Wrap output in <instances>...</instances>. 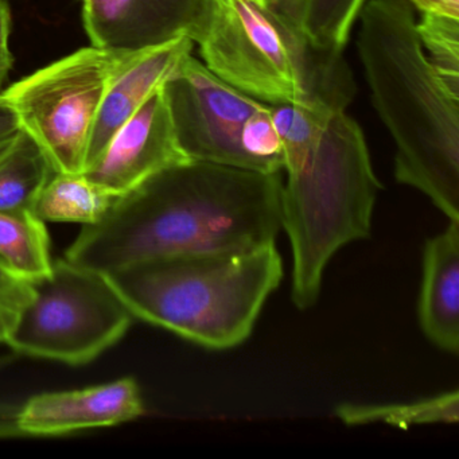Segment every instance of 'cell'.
Masks as SVG:
<instances>
[{"label":"cell","mask_w":459,"mask_h":459,"mask_svg":"<svg viewBox=\"0 0 459 459\" xmlns=\"http://www.w3.org/2000/svg\"><path fill=\"white\" fill-rule=\"evenodd\" d=\"M281 174L216 163L171 166L84 225L65 259L100 273L184 255L228 254L276 243L283 230Z\"/></svg>","instance_id":"1"},{"label":"cell","mask_w":459,"mask_h":459,"mask_svg":"<svg viewBox=\"0 0 459 459\" xmlns=\"http://www.w3.org/2000/svg\"><path fill=\"white\" fill-rule=\"evenodd\" d=\"M271 114L287 173L281 216L292 251L291 299L308 310L333 256L369 238L383 185L361 127L345 111L278 104Z\"/></svg>","instance_id":"2"},{"label":"cell","mask_w":459,"mask_h":459,"mask_svg":"<svg viewBox=\"0 0 459 459\" xmlns=\"http://www.w3.org/2000/svg\"><path fill=\"white\" fill-rule=\"evenodd\" d=\"M359 18L357 50L396 147L394 178L459 221V95L427 60L408 0H369Z\"/></svg>","instance_id":"3"},{"label":"cell","mask_w":459,"mask_h":459,"mask_svg":"<svg viewBox=\"0 0 459 459\" xmlns=\"http://www.w3.org/2000/svg\"><path fill=\"white\" fill-rule=\"evenodd\" d=\"M134 318L189 342L228 351L248 340L283 281L276 243L228 254L146 260L103 273Z\"/></svg>","instance_id":"4"},{"label":"cell","mask_w":459,"mask_h":459,"mask_svg":"<svg viewBox=\"0 0 459 459\" xmlns=\"http://www.w3.org/2000/svg\"><path fill=\"white\" fill-rule=\"evenodd\" d=\"M198 45L212 74L270 106L345 111L356 95L343 52L316 47L262 0H211L208 29Z\"/></svg>","instance_id":"5"},{"label":"cell","mask_w":459,"mask_h":459,"mask_svg":"<svg viewBox=\"0 0 459 459\" xmlns=\"http://www.w3.org/2000/svg\"><path fill=\"white\" fill-rule=\"evenodd\" d=\"M142 52L91 47L77 50L4 91L55 173L82 174L99 109L114 80Z\"/></svg>","instance_id":"6"},{"label":"cell","mask_w":459,"mask_h":459,"mask_svg":"<svg viewBox=\"0 0 459 459\" xmlns=\"http://www.w3.org/2000/svg\"><path fill=\"white\" fill-rule=\"evenodd\" d=\"M30 283L33 297L18 311L6 341L17 353L87 364L133 325V314L103 273L60 259L49 275Z\"/></svg>","instance_id":"7"},{"label":"cell","mask_w":459,"mask_h":459,"mask_svg":"<svg viewBox=\"0 0 459 459\" xmlns=\"http://www.w3.org/2000/svg\"><path fill=\"white\" fill-rule=\"evenodd\" d=\"M162 91L187 160L252 171L241 149V130L265 103L230 87L192 55L181 61Z\"/></svg>","instance_id":"8"},{"label":"cell","mask_w":459,"mask_h":459,"mask_svg":"<svg viewBox=\"0 0 459 459\" xmlns=\"http://www.w3.org/2000/svg\"><path fill=\"white\" fill-rule=\"evenodd\" d=\"M211 0H90L82 4L85 30L93 47L142 52L189 37L205 36Z\"/></svg>","instance_id":"9"},{"label":"cell","mask_w":459,"mask_h":459,"mask_svg":"<svg viewBox=\"0 0 459 459\" xmlns=\"http://www.w3.org/2000/svg\"><path fill=\"white\" fill-rule=\"evenodd\" d=\"M189 162L174 133L162 88L115 134L82 176L122 195L171 166Z\"/></svg>","instance_id":"10"},{"label":"cell","mask_w":459,"mask_h":459,"mask_svg":"<svg viewBox=\"0 0 459 459\" xmlns=\"http://www.w3.org/2000/svg\"><path fill=\"white\" fill-rule=\"evenodd\" d=\"M144 412L138 381L123 377L90 388L37 394L18 411L14 427L22 435L56 437L127 423Z\"/></svg>","instance_id":"11"},{"label":"cell","mask_w":459,"mask_h":459,"mask_svg":"<svg viewBox=\"0 0 459 459\" xmlns=\"http://www.w3.org/2000/svg\"><path fill=\"white\" fill-rule=\"evenodd\" d=\"M193 48L195 42L189 37H179L168 44L144 50L114 80L96 117L87 168L106 150L115 134L163 87L181 61L192 55Z\"/></svg>","instance_id":"12"},{"label":"cell","mask_w":459,"mask_h":459,"mask_svg":"<svg viewBox=\"0 0 459 459\" xmlns=\"http://www.w3.org/2000/svg\"><path fill=\"white\" fill-rule=\"evenodd\" d=\"M419 324L429 342L451 354L459 351V221L448 220L423 249Z\"/></svg>","instance_id":"13"},{"label":"cell","mask_w":459,"mask_h":459,"mask_svg":"<svg viewBox=\"0 0 459 459\" xmlns=\"http://www.w3.org/2000/svg\"><path fill=\"white\" fill-rule=\"evenodd\" d=\"M120 195L88 181L82 174L55 173L37 197L33 212L42 221H100Z\"/></svg>","instance_id":"14"},{"label":"cell","mask_w":459,"mask_h":459,"mask_svg":"<svg viewBox=\"0 0 459 459\" xmlns=\"http://www.w3.org/2000/svg\"><path fill=\"white\" fill-rule=\"evenodd\" d=\"M0 263L28 281L52 273L49 233L33 211L0 212Z\"/></svg>","instance_id":"15"},{"label":"cell","mask_w":459,"mask_h":459,"mask_svg":"<svg viewBox=\"0 0 459 459\" xmlns=\"http://www.w3.org/2000/svg\"><path fill=\"white\" fill-rule=\"evenodd\" d=\"M53 174L41 147L22 130L0 154V212L33 211Z\"/></svg>","instance_id":"16"},{"label":"cell","mask_w":459,"mask_h":459,"mask_svg":"<svg viewBox=\"0 0 459 459\" xmlns=\"http://www.w3.org/2000/svg\"><path fill=\"white\" fill-rule=\"evenodd\" d=\"M367 0H287L275 7L314 45L343 52Z\"/></svg>","instance_id":"17"},{"label":"cell","mask_w":459,"mask_h":459,"mask_svg":"<svg viewBox=\"0 0 459 459\" xmlns=\"http://www.w3.org/2000/svg\"><path fill=\"white\" fill-rule=\"evenodd\" d=\"M335 416L346 426L384 423L408 429L419 424H451L459 420V392L456 389L429 399L403 404H341Z\"/></svg>","instance_id":"18"},{"label":"cell","mask_w":459,"mask_h":459,"mask_svg":"<svg viewBox=\"0 0 459 459\" xmlns=\"http://www.w3.org/2000/svg\"><path fill=\"white\" fill-rule=\"evenodd\" d=\"M416 31L432 68L459 95V20L421 14Z\"/></svg>","instance_id":"19"},{"label":"cell","mask_w":459,"mask_h":459,"mask_svg":"<svg viewBox=\"0 0 459 459\" xmlns=\"http://www.w3.org/2000/svg\"><path fill=\"white\" fill-rule=\"evenodd\" d=\"M240 141L252 171L281 174L284 170L283 144L273 125L270 104H264L247 119Z\"/></svg>","instance_id":"20"},{"label":"cell","mask_w":459,"mask_h":459,"mask_svg":"<svg viewBox=\"0 0 459 459\" xmlns=\"http://www.w3.org/2000/svg\"><path fill=\"white\" fill-rule=\"evenodd\" d=\"M33 297L30 281L14 275L0 263V306L18 313Z\"/></svg>","instance_id":"21"},{"label":"cell","mask_w":459,"mask_h":459,"mask_svg":"<svg viewBox=\"0 0 459 459\" xmlns=\"http://www.w3.org/2000/svg\"><path fill=\"white\" fill-rule=\"evenodd\" d=\"M12 34V10L7 0H0V96L13 66V55L10 50Z\"/></svg>","instance_id":"22"},{"label":"cell","mask_w":459,"mask_h":459,"mask_svg":"<svg viewBox=\"0 0 459 459\" xmlns=\"http://www.w3.org/2000/svg\"><path fill=\"white\" fill-rule=\"evenodd\" d=\"M22 133L14 109L0 96V152H4Z\"/></svg>","instance_id":"23"},{"label":"cell","mask_w":459,"mask_h":459,"mask_svg":"<svg viewBox=\"0 0 459 459\" xmlns=\"http://www.w3.org/2000/svg\"><path fill=\"white\" fill-rule=\"evenodd\" d=\"M420 14L442 15L459 20V0H408Z\"/></svg>","instance_id":"24"},{"label":"cell","mask_w":459,"mask_h":459,"mask_svg":"<svg viewBox=\"0 0 459 459\" xmlns=\"http://www.w3.org/2000/svg\"><path fill=\"white\" fill-rule=\"evenodd\" d=\"M17 313L0 306V342L6 343Z\"/></svg>","instance_id":"25"},{"label":"cell","mask_w":459,"mask_h":459,"mask_svg":"<svg viewBox=\"0 0 459 459\" xmlns=\"http://www.w3.org/2000/svg\"><path fill=\"white\" fill-rule=\"evenodd\" d=\"M15 356L13 354H6V356H0V370H4V368L9 367L13 361H14Z\"/></svg>","instance_id":"26"},{"label":"cell","mask_w":459,"mask_h":459,"mask_svg":"<svg viewBox=\"0 0 459 459\" xmlns=\"http://www.w3.org/2000/svg\"><path fill=\"white\" fill-rule=\"evenodd\" d=\"M267 4H273V6L278 7L281 4H286L287 0H265Z\"/></svg>","instance_id":"27"},{"label":"cell","mask_w":459,"mask_h":459,"mask_svg":"<svg viewBox=\"0 0 459 459\" xmlns=\"http://www.w3.org/2000/svg\"><path fill=\"white\" fill-rule=\"evenodd\" d=\"M85 2H90V0H82V4H85Z\"/></svg>","instance_id":"28"},{"label":"cell","mask_w":459,"mask_h":459,"mask_svg":"<svg viewBox=\"0 0 459 459\" xmlns=\"http://www.w3.org/2000/svg\"><path fill=\"white\" fill-rule=\"evenodd\" d=\"M0 154H2V152H0Z\"/></svg>","instance_id":"29"}]
</instances>
